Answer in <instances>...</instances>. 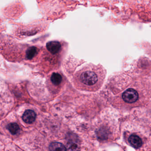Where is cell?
<instances>
[{
    "label": "cell",
    "mask_w": 151,
    "mask_h": 151,
    "mask_svg": "<svg viewBox=\"0 0 151 151\" xmlns=\"http://www.w3.org/2000/svg\"><path fill=\"white\" fill-rule=\"evenodd\" d=\"M77 81L87 87H92L101 83L103 76L96 67H85L77 74Z\"/></svg>",
    "instance_id": "obj_1"
},
{
    "label": "cell",
    "mask_w": 151,
    "mask_h": 151,
    "mask_svg": "<svg viewBox=\"0 0 151 151\" xmlns=\"http://www.w3.org/2000/svg\"><path fill=\"white\" fill-rule=\"evenodd\" d=\"M67 142L66 144L67 151H78L80 150L79 140L75 135L73 134L68 135Z\"/></svg>",
    "instance_id": "obj_2"
},
{
    "label": "cell",
    "mask_w": 151,
    "mask_h": 151,
    "mask_svg": "<svg viewBox=\"0 0 151 151\" xmlns=\"http://www.w3.org/2000/svg\"><path fill=\"white\" fill-rule=\"evenodd\" d=\"M122 98L125 102L129 103H132L137 101L138 98V94L135 90L129 89L122 94Z\"/></svg>",
    "instance_id": "obj_3"
},
{
    "label": "cell",
    "mask_w": 151,
    "mask_h": 151,
    "mask_svg": "<svg viewBox=\"0 0 151 151\" xmlns=\"http://www.w3.org/2000/svg\"><path fill=\"white\" fill-rule=\"evenodd\" d=\"M47 48L50 53L56 54L61 49V44L59 42L53 41L47 43Z\"/></svg>",
    "instance_id": "obj_4"
},
{
    "label": "cell",
    "mask_w": 151,
    "mask_h": 151,
    "mask_svg": "<svg viewBox=\"0 0 151 151\" xmlns=\"http://www.w3.org/2000/svg\"><path fill=\"white\" fill-rule=\"evenodd\" d=\"M36 117V113L34 111L27 110L23 114L22 118L26 123L31 124L35 121Z\"/></svg>",
    "instance_id": "obj_5"
},
{
    "label": "cell",
    "mask_w": 151,
    "mask_h": 151,
    "mask_svg": "<svg viewBox=\"0 0 151 151\" xmlns=\"http://www.w3.org/2000/svg\"><path fill=\"white\" fill-rule=\"evenodd\" d=\"M129 142L131 146L136 149L140 148L142 145V139L136 135H132L130 136L129 138Z\"/></svg>",
    "instance_id": "obj_6"
},
{
    "label": "cell",
    "mask_w": 151,
    "mask_h": 151,
    "mask_svg": "<svg viewBox=\"0 0 151 151\" xmlns=\"http://www.w3.org/2000/svg\"><path fill=\"white\" fill-rule=\"evenodd\" d=\"M50 151H67L65 146L58 142H53L49 146Z\"/></svg>",
    "instance_id": "obj_7"
},
{
    "label": "cell",
    "mask_w": 151,
    "mask_h": 151,
    "mask_svg": "<svg viewBox=\"0 0 151 151\" xmlns=\"http://www.w3.org/2000/svg\"><path fill=\"white\" fill-rule=\"evenodd\" d=\"M7 128L11 134L12 135L17 134L19 130V126L16 123H10L8 125Z\"/></svg>",
    "instance_id": "obj_8"
},
{
    "label": "cell",
    "mask_w": 151,
    "mask_h": 151,
    "mask_svg": "<svg viewBox=\"0 0 151 151\" xmlns=\"http://www.w3.org/2000/svg\"><path fill=\"white\" fill-rule=\"evenodd\" d=\"M38 52V49L37 48L35 47H31L29 48L26 51L27 58L28 59H31L35 56V55Z\"/></svg>",
    "instance_id": "obj_9"
},
{
    "label": "cell",
    "mask_w": 151,
    "mask_h": 151,
    "mask_svg": "<svg viewBox=\"0 0 151 151\" xmlns=\"http://www.w3.org/2000/svg\"><path fill=\"white\" fill-rule=\"evenodd\" d=\"M51 81L52 83L55 85H58L61 83L62 77L61 74L58 73H54L51 76Z\"/></svg>",
    "instance_id": "obj_10"
}]
</instances>
